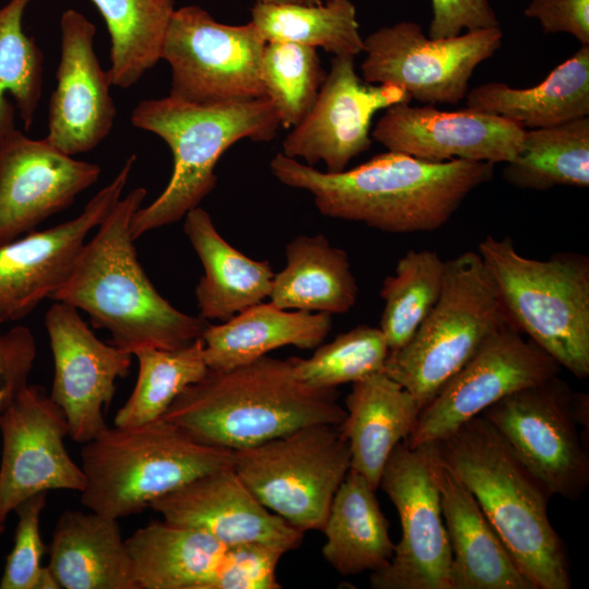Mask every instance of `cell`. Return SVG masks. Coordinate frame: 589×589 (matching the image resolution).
I'll use <instances>...</instances> for the list:
<instances>
[{
  "label": "cell",
  "instance_id": "60d3db41",
  "mask_svg": "<svg viewBox=\"0 0 589 589\" xmlns=\"http://www.w3.org/2000/svg\"><path fill=\"white\" fill-rule=\"evenodd\" d=\"M283 555L262 543L229 545L206 589H279L276 568Z\"/></svg>",
  "mask_w": 589,
  "mask_h": 589
},
{
  "label": "cell",
  "instance_id": "603a6c76",
  "mask_svg": "<svg viewBox=\"0 0 589 589\" xmlns=\"http://www.w3.org/2000/svg\"><path fill=\"white\" fill-rule=\"evenodd\" d=\"M435 460L452 553V589H536L473 495L436 456Z\"/></svg>",
  "mask_w": 589,
  "mask_h": 589
},
{
  "label": "cell",
  "instance_id": "ab89813d",
  "mask_svg": "<svg viewBox=\"0 0 589 589\" xmlns=\"http://www.w3.org/2000/svg\"><path fill=\"white\" fill-rule=\"evenodd\" d=\"M47 493L31 496L14 509L17 525L14 544L7 556L0 580L1 589H36L47 549L40 533V516L46 506Z\"/></svg>",
  "mask_w": 589,
  "mask_h": 589
},
{
  "label": "cell",
  "instance_id": "4fadbf2b",
  "mask_svg": "<svg viewBox=\"0 0 589 589\" xmlns=\"http://www.w3.org/2000/svg\"><path fill=\"white\" fill-rule=\"evenodd\" d=\"M502 38L501 27H492L433 39L418 23L398 22L363 38L362 80L402 87L426 105L457 104L474 69L498 50Z\"/></svg>",
  "mask_w": 589,
  "mask_h": 589
},
{
  "label": "cell",
  "instance_id": "9a60e30c",
  "mask_svg": "<svg viewBox=\"0 0 589 589\" xmlns=\"http://www.w3.org/2000/svg\"><path fill=\"white\" fill-rule=\"evenodd\" d=\"M0 528L28 497L51 490L82 492L86 479L67 450L65 416L40 385L27 384L0 408Z\"/></svg>",
  "mask_w": 589,
  "mask_h": 589
},
{
  "label": "cell",
  "instance_id": "ee69618b",
  "mask_svg": "<svg viewBox=\"0 0 589 589\" xmlns=\"http://www.w3.org/2000/svg\"><path fill=\"white\" fill-rule=\"evenodd\" d=\"M525 15L538 20L545 33H567L589 45V0H531Z\"/></svg>",
  "mask_w": 589,
  "mask_h": 589
},
{
  "label": "cell",
  "instance_id": "4316f807",
  "mask_svg": "<svg viewBox=\"0 0 589 589\" xmlns=\"http://www.w3.org/2000/svg\"><path fill=\"white\" fill-rule=\"evenodd\" d=\"M332 314L297 310L288 312L260 302L202 334L204 357L211 371H227L251 363L272 350L294 346L312 350L332 329Z\"/></svg>",
  "mask_w": 589,
  "mask_h": 589
},
{
  "label": "cell",
  "instance_id": "ba28073f",
  "mask_svg": "<svg viewBox=\"0 0 589 589\" xmlns=\"http://www.w3.org/2000/svg\"><path fill=\"white\" fill-rule=\"evenodd\" d=\"M509 324L477 251L446 260L441 296L384 372L424 408L497 329Z\"/></svg>",
  "mask_w": 589,
  "mask_h": 589
},
{
  "label": "cell",
  "instance_id": "83f0119b",
  "mask_svg": "<svg viewBox=\"0 0 589 589\" xmlns=\"http://www.w3.org/2000/svg\"><path fill=\"white\" fill-rule=\"evenodd\" d=\"M466 97L467 108L503 117L530 130L588 116L589 45L581 46L532 87L490 82L468 91Z\"/></svg>",
  "mask_w": 589,
  "mask_h": 589
},
{
  "label": "cell",
  "instance_id": "5b68a950",
  "mask_svg": "<svg viewBox=\"0 0 589 589\" xmlns=\"http://www.w3.org/2000/svg\"><path fill=\"white\" fill-rule=\"evenodd\" d=\"M131 122L163 139L173 157L172 175L165 190L132 218L134 240L177 223L200 206L215 189L216 165L230 146L244 139L272 141L281 125L267 97L193 103L169 95L139 103Z\"/></svg>",
  "mask_w": 589,
  "mask_h": 589
},
{
  "label": "cell",
  "instance_id": "74e56055",
  "mask_svg": "<svg viewBox=\"0 0 589 589\" xmlns=\"http://www.w3.org/2000/svg\"><path fill=\"white\" fill-rule=\"evenodd\" d=\"M317 51L287 41H267L261 79L285 128L296 127L311 110L325 79Z\"/></svg>",
  "mask_w": 589,
  "mask_h": 589
},
{
  "label": "cell",
  "instance_id": "d6986e66",
  "mask_svg": "<svg viewBox=\"0 0 589 589\" xmlns=\"http://www.w3.org/2000/svg\"><path fill=\"white\" fill-rule=\"evenodd\" d=\"M97 164L15 129L0 139V244L34 231L97 182Z\"/></svg>",
  "mask_w": 589,
  "mask_h": 589
},
{
  "label": "cell",
  "instance_id": "cb8c5ba5",
  "mask_svg": "<svg viewBox=\"0 0 589 589\" xmlns=\"http://www.w3.org/2000/svg\"><path fill=\"white\" fill-rule=\"evenodd\" d=\"M345 404L339 429L349 444L350 468L377 490L392 452L412 433L421 409L384 371L353 382Z\"/></svg>",
  "mask_w": 589,
  "mask_h": 589
},
{
  "label": "cell",
  "instance_id": "f546056e",
  "mask_svg": "<svg viewBox=\"0 0 589 589\" xmlns=\"http://www.w3.org/2000/svg\"><path fill=\"white\" fill-rule=\"evenodd\" d=\"M374 490L349 469L332 501L322 532L324 560L344 576L377 572L390 562L395 543Z\"/></svg>",
  "mask_w": 589,
  "mask_h": 589
},
{
  "label": "cell",
  "instance_id": "e575fe53",
  "mask_svg": "<svg viewBox=\"0 0 589 589\" xmlns=\"http://www.w3.org/2000/svg\"><path fill=\"white\" fill-rule=\"evenodd\" d=\"M133 357L139 362L137 380L115 414V426H137L163 418L175 399L209 371L202 338L177 349L142 347Z\"/></svg>",
  "mask_w": 589,
  "mask_h": 589
},
{
  "label": "cell",
  "instance_id": "ffe728a7",
  "mask_svg": "<svg viewBox=\"0 0 589 589\" xmlns=\"http://www.w3.org/2000/svg\"><path fill=\"white\" fill-rule=\"evenodd\" d=\"M526 129L503 117L470 108L441 111L401 103L386 108L372 136L387 151L429 161L464 159L509 163L520 152Z\"/></svg>",
  "mask_w": 589,
  "mask_h": 589
},
{
  "label": "cell",
  "instance_id": "836d02e7",
  "mask_svg": "<svg viewBox=\"0 0 589 589\" xmlns=\"http://www.w3.org/2000/svg\"><path fill=\"white\" fill-rule=\"evenodd\" d=\"M251 22L266 41L323 48L334 56L356 57L363 51L356 8L350 0H326L315 5L255 2Z\"/></svg>",
  "mask_w": 589,
  "mask_h": 589
},
{
  "label": "cell",
  "instance_id": "5bb4252c",
  "mask_svg": "<svg viewBox=\"0 0 589 589\" xmlns=\"http://www.w3.org/2000/svg\"><path fill=\"white\" fill-rule=\"evenodd\" d=\"M561 365L510 324L493 333L421 409L410 447L434 443L507 395L561 372Z\"/></svg>",
  "mask_w": 589,
  "mask_h": 589
},
{
  "label": "cell",
  "instance_id": "9c48e42d",
  "mask_svg": "<svg viewBox=\"0 0 589 589\" xmlns=\"http://www.w3.org/2000/svg\"><path fill=\"white\" fill-rule=\"evenodd\" d=\"M351 454L339 425L311 424L233 450L232 468L255 497L289 525L322 531Z\"/></svg>",
  "mask_w": 589,
  "mask_h": 589
},
{
  "label": "cell",
  "instance_id": "484cf974",
  "mask_svg": "<svg viewBox=\"0 0 589 589\" xmlns=\"http://www.w3.org/2000/svg\"><path fill=\"white\" fill-rule=\"evenodd\" d=\"M184 218V233L204 268L195 288L201 317L226 322L269 296L275 274L268 261L253 260L230 245L200 206Z\"/></svg>",
  "mask_w": 589,
  "mask_h": 589
},
{
  "label": "cell",
  "instance_id": "7402d4cb",
  "mask_svg": "<svg viewBox=\"0 0 589 589\" xmlns=\"http://www.w3.org/2000/svg\"><path fill=\"white\" fill-rule=\"evenodd\" d=\"M149 507L164 520L203 530L227 546L262 543L285 554L299 548L304 537L267 509L232 467L203 474Z\"/></svg>",
  "mask_w": 589,
  "mask_h": 589
},
{
  "label": "cell",
  "instance_id": "4dcf8cb0",
  "mask_svg": "<svg viewBox=\"0 0 589 589\" xmlns=\"http://www.w3.org/2000/svg\"><path fill=\"white\" fill-rule=\"evenodd\" d=\"M286 265L274 275L268 298L280 309L347 313L358 298L348 254L322 235L299 236L285 250Z\"/></svg>",
  "mask_w": 589,
  "mask_h": 589
},
{
  "label": "cell",
  "instance_id": "30bf717a",
  "mask_svg": "<svg viewBox=\"0 0 589 589\" xmlns=\"http://www.w3.org/2000/svg\"><path fill=\"white\" fill-rule=\"evenodd\" d=\"M588 395L556 375L507 395L480 416L554 495L576 501L589 484V456L579 432V425L588 428Z\"/></svg>",
  "mask_w": 589,
  "mask_h": 589
},
{
  "label": "cell",
  "instance_id": "d6a6232c",
  "mask_svg": "<svg viewBox=\"0 0 589 589\" xmlns=\"http://www.w3.org/2000/svg\"><path fill=\"white\" fill-rule=\"evenodd\" d=\"M110 36L111 85L128 88L161 59L175 0H91Z\"/></svg>",
  "mask_w": 589,
  "mask_h": 589
},
{
  "label": "cell",
  "instance_id": "52a82bcc",
  "mask_svg": "<svg viewBox=\"0 0 589 589\" xmlns=\"http://www.w3.org/2000/svg\"><path fill=\"white\" fill-rule=\"evenodd\" d=\"M483 265L512 326L575 377L589 375V259L557 252L521 255L509 237L478 244Z\"/></svg>",
  "mask_w": 589,
  "mask_h": 589
},
{
  "label": "cell",
  "instance_id": "f35d334b",
  "mask_svg": "<svg viewBox=\"0 0 589 589\" xmlns=\"http://www.w3.org/2000/svg\"><path fill=\"white\" fill-rule=\"evenodd\" d=\"M389 348L382 330L359 325L320 345L308 358L291 357L296 377L315 388H336L384 371Z\"/></svg>",
  "mask_w": 589,
  "mask_h": 589
},
{
  "label": "cell",
  "instance_id": "f6af8a7d",
  "mask_svg": "<svg viewBox=\"0 0 589 589\" xmlns=\"http://www.w3.org/2000/svg\"><path fill=\"white\" fill-rule=\"evenodd\" d=\"M60 585L48 565L43 567L36 589H60Z\"/></svg>",
  "mask_w": 589,
  "mask_h": 589
},
{
  "label": "cell",
  "instance_id": "d4e9b609",
  "mask_svg": "<svg viewBox=\"0 0 589 589\" xmlns=\"http://www.w3.org/2000/svg\"><path fill=\"white\" fill-rule=\"evenodd\" d=\"M48 552V566L63 589H137L119 519L65 510Z\"/></svg>",
  "mask_w": 589,
  "mask_h": 589
},
{
  "label": "cell",
  "instance_id": "8992f818",
  "mask_svg": "<svg viewBox=\"0 0 589 589\" xmlns=\"http://www.w3.org/2000/svg\"><path fill=\"white\" fill-rule=\"evenodd\" d=\"M86 483L81 503L92 512L121 519L188 482L232 467V450L202 444L172 422L107 426L82 444Z\"/></svg>",
  "mask_w": 589,
  "mask_h": 589
},
{
  "label": "cell",
  "instance_id": "277c9868",
  "mask_svg": "<svg viewBox=\"0 0 589 589\" xmlns=\"http://www.w3.org/2000/svg\"><path fill=\"white\" fill-rule=\"evenodd\" d=\"M338 396L336 388L299 381L289 359L264 356L231 370H209L163 418L202 444L233 452L311 424L340 425L346 410Z\"/></svg>",
  "mask_w": 589,
  "mask_h": 589
},
{
  "label": "cell",
  "instance_id": "2e32d148",
  "mask_svg": "<svg viewBox=\"0 0 589 589\" xmlns=\"http://www.w3.org/2000/svg\"><path fill=\"white\" fill-rule=\"evenodd\" d=\"M136 163L127 158L117 176L75 218L0 244V324L28 315L68 278L88 233L121 199Z\"/></svg>",
  "mask_w": 589,
  "mask_h": 589
},
{
  "label": "cell",
  "instance_id": "f1b7e54d",
  "mask_svg": "<svg viewBox=\"0 0 589 589\" xmlns=\"http://www.w3.org/2000/svg\"><path fill=\"white\" fill-rule=\"evenodd\" d=\"M125 544L137 589H206L227 545L207 532L152 520Z\"/></svg>",
  "mask_w": 589,
  "mask_h": 589
},
{
  "label": "cell",
  "instance_id": "7dc6e473",
  "mask_svg": "<svg viewBox=\"0 0 589 589\" xmlns=\"http://www.w3.org/2000/svg\"><path fill=\"white\" fill-rule=\"evenodd\" d=\"M5 399V394L4 392L0 388V407L2 405V402L4 401ZM4 530V528H0V533Z\"/></svg>",
  "mask_w": 589,
  "mask_h": 589
},
{
  "label": "cell",
  "instance_id": "7bdbcfd3",
  "mask_svg": "<svg viewBox=\"0 0 589 589\" xmlns=\"http://www.w3.org/2000/svg\"><path fill=\"white\" fill-rule=\"evenodd\" d=\"M35 357V340L27 327L17 326L0 334V388L5 394L2 406L28 384Z\"/></svg>",
  "mask_w": 589,
  "mask_h": 589
},
{
  "label": "cell",
  "instance_id": "8fae6325",
  "mask_svg": "<svg viewBox=\"0 0 589 589\" xmlns=\"http://www.w3.org/2000/svg\"><path fill=\"white\" fill-rule=\"evenodd\" d=\"M266 43L251 21L228 25L199 5L176 9L161 49L171 71L169 96L193 103L265 97Z\"/></svg>",
  "mask_w": 589,
  "mask_h": 589
},
{
  "label": "cell",
  "instance_id": "b9f144b4",
  "mask_svg": "<svg viewBox=\"0 0 589 589\" xmlns=\"http://www.w3.org/2000/svg\"><path fill=\"white\" fill-rule=\"evenodd\" d=\"M433 17L429 37L448 38L462 31L500 27L489 0H432Z\"/></svg>",
  "mask_w": 589,
  "mask_h": 589
},
{
  "label": "cell",
  "instance_id": "1f68e13d",
  "mask_svg": "<svg viewBox=\"0 0 589 589\" xmlns=\"http://www.w3.org/2000/svg\"><path fill=\"white\" fill-rule=\"evenodd\" d=\"M502 175L508 184L525 190L588 188L589 117L526 130L520 152Z\"/></svg>",
  "mask_w": 589,
  "mask_h": 589
},
{
  "label": "cell",
  "instance_id": "44dd1931",
  "mask_svg": "<svg viewBox=\"0 0 589 589\" xmlns=\"http://www.w3.org/2000/svg\"><path fill=\"white\" fill-rule=\"evenodd\" d=\"M60 28L61 56L45 139L73 156L95 148L109 135L117 109L108 72L94 49L96 26L81 12L68 9Z\"/></svg>",
  "mask_w": 589,
  "mask_h": 589
},
{
  "label": "cell",
  "instance_id": "bcb514c9",
  "mask_svg": "<svg viewBox=\"0 0 589 589\" xmlns=\"http://www.w3.org/2000/svg\"><path fill=\"white\" fill-rule=\"evenodd\" d=\"M257 3L263 4H300V5H315L323 3V0H255Z\"/></svg>",
  "mask_w": 589,
  "mask_h": 589
},
{
  "label": "cell",
  "instance_id": "e0dca14e",
  "mask_svg": "<svg viewBox=\"0 0 589 589\" xmlns=\"http://www.w3.org/2000/svg\"><path fill=\"white\" fill-rule=\"evenodd\" d=\"M410 100L402 87L365 83L353 56H335L311 110L285 137L281 153L309 166L323 161L327 172L344 171L371 147L373 116Z\"/></svg>",
  "mask_w": 589,
  "mask_h": 589
},
{
  "label": "cell",
  "instance_id": "7a4b0ae2",
  "mask_svg": "<svg viewBox=\"0 0 589 589\" xmlns=\"http://www.w3.org/2000/svg\"><path fill=\"white\" fill-rule=\"evenodd\" d=\"M146 193L140 187L116 203L51 298L85 312L110 334V344L132 354L142 347H185L209 324L167 301L137 260L131 221Z\"/></svg>",
  "mask_w": 589,
  "mask_h": 589
},
{
  "label": "cell",
  "instance_id": "6da1fadb",
  "mask_svg": "<svg viewBox=\"0 0 589 589\" xmlns=\"http://www.w3.org/2000/svg\"><path fill=\"white\" fill-rule=\"evenodd\" d=\"M269 168L283 184L310 192L322 215L389 233L441 228L494 173L486 161L435 163L393 151L340 172L320 171L283 153Z\"/></svg>",
  "mask_w": 589,
  "mask_h": 589
},
{
  "label": "cell",
  "instance_id": "3957f363",
  "mask_svg": "<svg viewBox=\"0 0 589 589\" xmlns=\"http://www.w3.org/2000/svg\"><path fill=\"white\" fill-rule=\"evenodd\" d=\"M473 495L536 589H570L567 549L549 518L554 495L482 416L431 443Z\"/></svg>",
  "mask_w": 589,
  "mask_h": 589
},
{
  "label": "cell",
  "instance_id": "ac0fdd59",
  "mask_svg": "<svg viewBox=\"0 0 589 589\" xmlns=\"http://www.w3.org/2000/svg\"><path fill=\"white\" fill-rule=\"evenodd\" d=\"M45 326L55 369L49 396L65 416L69 437L84 444L108 426L105 411L133 354L101 341L79 310L60 301L46 312Z\"/></svg>",
  "mask_w": 589,
  "mask_h": 589
},
{
  "label": "cell",
  "instance_id": "7c38bea8",
  "mask_svg": "<svg viewBox=\"0 0 589 589\" xmlns=\"http://www.w3.org/2000/svg\"><path fill=\"white\" fill-rule=\"evenodd\" d=\"M378 489L394 504L401 537L388 565L371 573L374 589H452V553L430 444L392 452Z\"/></svg>",
  "mask_w": 589,
  "mask_h": 589
},
{
  "label": "cell",
  "instance_id": "8d00e7d4",
  "mask_svg": "<svg viewBox=\"0 0 589 589\" xmlns=\"http://www.w3.org/2000/svg\"><path fill=\"white\" fill-rule=\"evenodd\" d=\"M446 260L436 251L408 250L395 274L383 281L380 296L385 305L380 329L389 351L402 348L437 302L444 283Z\"/></svg>",
  "mask_w": 589,
  "mask_h": 589
},
{
  "label": "cell",
  "instance_id": "d590c367",
  "mask_svg": "<svg viewBox=\"0 0 589 589\" xmlns=\"http://www.w3.org/2000/svg\"><path fill=\"white\" fill-rule=\"evenodd\" d=\"M32 0H10L0 8V139L15 128V110L28 131L43 94L44 56L23 29Z\"/></svg>",
  "mask_w": 589,
  "mask_h": 589
}]
</instances>
